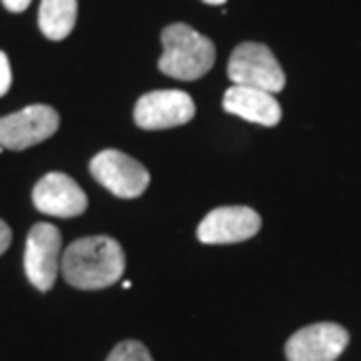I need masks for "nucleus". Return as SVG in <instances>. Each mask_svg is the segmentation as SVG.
I'll return each instance as SVG.
<instances>
[{"mask_svg": "<svg viewBox=\"0 0 361 361\" xmlns=\"http://www.w3.org/2000/svg\"><path fill=\"white\" fill-rule=\"evenodd\" d=\"M214 42L188 24H169L162 31V56L157 68L176 80H200L214 68Z\"/></svg>", "mask_w": 361, "mask_h": 361, "instance_id": "nucleus-2", "label": "nucleus"}, {"mask_svg": "<svg viewBox=\"0 0 361 361\" xmlns=\"http://www.w3.org/2000/svg\"><path fill=\"white\" fill-rule=\"evenodd\" d=\"M3 5H5V10H10V12H24L28 10L31 0H3Z\"/></svg>", "mask_w": 361, "mask_h": 361, "instance_id": "nucleus-16", "label": "nucleus"}, {"mask_svg": "<svg viewBox=\"0 0 361 361\" xmlns=\"http://www.w3.org/2000/svg\"><path fill=\"white\" fill-rule=\"evenodd\" d=\"M228 78L233 85L256 87L270 94L281 92L286 85V75L274 59L272 49L261 42H242L235 47L228 61Z\"/></svg>", "mask_w": 361, "mask_h": 361, "instance_id": "nucleus-3", "label": "nucleus"}, {"mask_svg": "<svg viewBox=\"0 0 361 361\" xmlns=\"http://www.w3.org/2000/svg\"><path fill=\"white\" fill-rule=\"evenodd\" d=\"M61 233L49 223H35L28 230L24 270L38 291H49L61 272Z\"/></svg>", "mask_w": 361, "mask_h": 361, "instance_id": "nucleus-6", "label": "nucleus"}, {"mask_svg": "<svg viewBox=\"0 0 361 361\" xmlns=\"http://www.w3.org/2000/svg\"><path fill=\"white\" fill-rule=\"evenodd\" d=\"M106 361H153L148 348L139 341H122L115 345Z\"/></svg>", "mask_w": 361, "mask_h": 361, "instance_id": "nucleus-13", "label": "nucleus"}, {"mask_svg": "<svg viewBox=\"0 0 361 361\" xmlns=\"http://www.w3.org/2000/svg\"><path fill=\"white\" fill-rule=\"evenodd\" d=\"M350 343V334L341 324L319 322L305 326L288 338L286 359L288 361H336Z\"/></svg>", "mask_w": 361, "mask_h": 361, "instance_id": "nucleus-8", "label": "nucleus"}, {"mask_svg": "<svg viewBox=\"0 0 361 361\" xmlns=\"http://www.w3.org/2000/svg\"><path fill=\"white\" fill-rule=\"evenodd\" d=\"M33 204L47 216L75 219L87 209V195L71 176L61 171H49L33 188Z\"/></svg>", "mask_w": 361, "mask_h": 361, "instance_id": "nucleus-10", "label": "nucleus"}, {"mask_svg": "<svg viewBox=\"0 0 361 361\" xmlns=\"http://www.w3.org/2000/svg\"><path fill=\"white\" fill-rule=\"evenodd\" d=\"M61 274L82 291L113 286L125 274V251L113 237H82L61 254Z\"/></svg>", "mask_w": 361, "mask_h": 361, "instance_id": "nucleus-1", "label": "nucleus"}, {"mask_svg": "<svg viewBox=\"0 0 361 361\" xmlns=\"http://www.w3.org/2000/svg\"><path fill=\"white\" fill-rule=\"evenodd\" d=\"M90 171L108 192L122 200L141 197L150 183L148 169L139 160L115 148L101 150L99 155H94L90 162Z\"/></svg>", "mask_w": 361, "mask_h": 361, "instance_id": "nucleus-4", "label": "nucleus"}, {"mask_svg": "<svg viewBox=\"0 0 361 361\" xmlns=\"http://www.w3.org/2000/svg\"><path fill=\"white\" fill-rule=\"evenodd\" d=\"M10 242H12V230H10V226H7L5 221H0V256L7 251Z\"/></svg>", "mask_w": 361, "mask_h": 361, "instance_id": "nucleus-15", "label": "nucleus"}, {"mask_svg": "<svg viewBox=\"0 0 361 361\" xmlns=\"http://www.w3.org/2000/svg\"><path fill=\"white\" fill-rule=\"evenodd\" d=\"M12 87V66H10V59L7 54L0 49V97H5L7 92Z\"/></svg>", "mask_w": 361, "mask_h": 361, "instance_id": "nucleus-14", "label": "nucleus"}, {"mask_svg": "<svg viewBox=\"0 0 361 361\" xmlns=\"http://www.w3.org/2000/svg\"><path fill=\"white\" fill-rule=\"evenodd\" d=\"M59 113L52 106L33 104L0 118V148L26 150L47 141L59 129Z\"/></svg>", "mask_w": 361, "mask_h": 361, "instance_id": "nucleus-5", "label": "nucleus"}, {"mask_svg": "<svg viewBox=\"0 0 361 361\" xmlns=\"http://www.w3.org/2000/svg\"><path fill=\"white\" fill-rule=\"evenodd\" d=\"M78 21V0H40L38 26L47 40H66Z\"/></svg>", "mask_w": 361, "mask_h": 361, "instance_id": "nucleus-12", "label": "nucleus"}, {"mask_svg": "<svg viewBox=\"0 0 361 361\" xmlns=\"http://www.w3.org/2000/svg\"><path fill=\"white\" fill-rule=\"evenodd\" d=\"M192 118H195V101L190 94L180 90L148 92L134 106L136 127L148 129V132L188 125Z\"/></svg>", "mask_w": 361, "mask_h": 361, "instance_id": "nucleus-7", "label": "nucleus"}, {"mask_svg": "<svg viewBox=\"0 0 361 361\" xmlns=\"http://www.w3.org/2000/svg\"><path fill=\"white\" fill-rule=\"evenodd\" d=\"M223 108L230 115L263 127H274L281 120V106L270 92L244 87V85H233L223 94Z\"/></svg>", "mask_w": 361, "mask_h": 361, "instance_id": "nucleus-11", "label": "nucleus"}, {"mask_svg": "<svg viewBox=\"0 0 361 361\" xmlns=\"http://www.w3.org/2000/svg\"><path fill=\"white\" fill-rule=\"evenodd\" d=\"M261 230V216L249 207H219L202 219L197 240L202 244H235L251 240Z\"/></svg>", "mask_w": 361, "mask_h": 361, "instance_id": "nucleus-9", "label": "nucleus"}, {"mask_svg": "<svg viewBox=\"0 0 361 361\" xmlns=\"http://www.w3.org/2000/svg\"><path fill=\"white\" fill-rule=\"evenodd\" d=\"M202 3H207V5H226V0H202Z\"/></svg>", "mask_w": 361, "mask_h": 361, "instance_id": "nucleus-17", "label": "nucleus"}]
</instances>
